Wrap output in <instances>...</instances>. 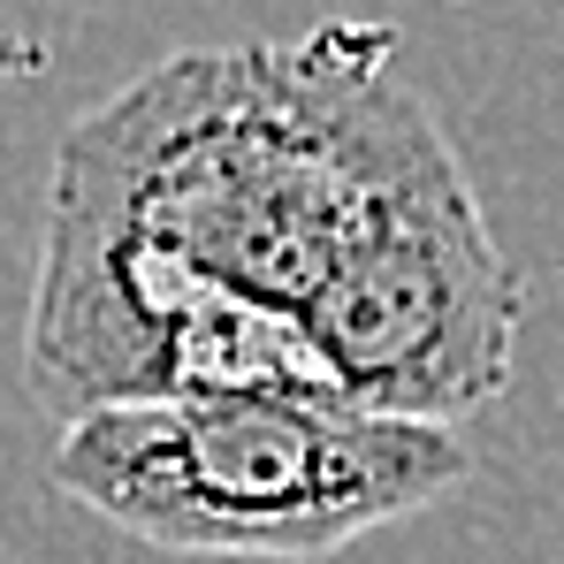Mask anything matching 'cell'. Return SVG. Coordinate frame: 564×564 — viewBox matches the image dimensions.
Segmentation results:
<instances>
[{"mask_svg":"<svg viewBox=\"0 0 564 564\" xmlns=\"http://www.w3.org/2000/svg\"><path fill=\"white\" fill-rule=\"evenodd\" d=\"M451 130L389 23L191 46L54 145L23 381L54 420L184 389H336L297 313Z\"/></svg>","mask_w":564,"mask_h":564,"instance_id":"1","label":"cell"},{"mask_svg":"<svg viewBox=\"0 0 564 564\" xmlns=\"http://www.w3.org/2000/svg\"><path fill=\"white\" fill-rule=\"evenodd\" d=\"M54 488L176 557H336L473 480L458 427L336 389H184L62 420Z\"/></svg>","mask_w":564,"mask_h":564,"instance_id":"2","label":"cell"},{"mask_svg":"<svg viewBox=\"0 0 564 564\" xmlns=\"http://www.w3.org/2000/svg\"><path fill=\"white\" fill-rule=\"evenodd\" d=\"M519 313V268L473 198L458 145H443L404 184H389L297 328L336 397L389 420L466 427L511 389Z\"/></svg>","mask_w":564,"mask_h":564,"instance_id":"3","label":"cell"}]
</instances>
